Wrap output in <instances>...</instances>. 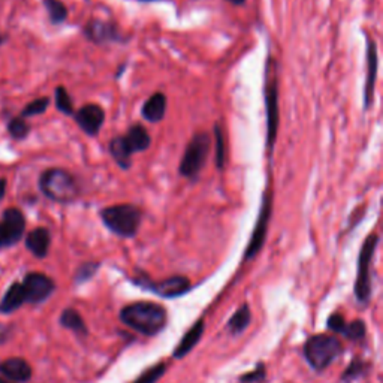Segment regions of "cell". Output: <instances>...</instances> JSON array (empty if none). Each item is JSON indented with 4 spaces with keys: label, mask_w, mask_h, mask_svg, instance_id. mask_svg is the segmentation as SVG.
I'll return each instance as SVG.
<instances>
[{
    "label": "cell",
    "mask_w": 383,
    "mask_h": 383,
    "mask_svg": "<svg viewBox=\"0 0 383 383\" xmlns=\"http://www.w3.org/2000/svg\"><path fill=\"white\" fill-rule=\"evenodd\" d=\"M121 322L128 328L140 332L142 336L153 337L166 327V310L165 307L156 303L140 301L126 305L120 312Z\"/></svg>",
    "instance_id": "cell-1"
},
{
    "label": "cell",
    "mask_w": 383,
    "mask_h": 383,
    "mask_svg": "<svg viewBox=\"0 0 383 383\" xmlns=\"http://www.w3.org/2000/svg\"><path fill=\"white\" fill-rule=\"evenodd\" d=\"M142 209L133 204H117L101 209L107 229L121 238H133L142 224Z\"/></svg>",
    "instance_id": "cell-2"
},
{
    "label": "cell",
    "mask_w": 383,
    "mask_h": 383,
    "mask_svg": "<svg viewBox=\"0 0 383 383\" xmlns=\"http://www.w3.org/2000/svg\"><path fill=\"white\" fill-rule=\"evenodd\" d=\"M39 188L49 200L61 204L75 201L80 193L75 177L71 172L60 168L47 169L39 178Z\"/></svg>",
    "instance_id": "cell-3"
},
{
    "label": "cell",
    "mask_w": 383,
    "mask_h": 383,
    "mask_svg": "<svg viewBox=\"0 0 383 383\" xmlns=\"http://www.w3.org/2000/svg\"><path fill=\"white\" fill-rule=\"evenodd\" d=\"M209 150H212V137L207 132H196L184 150L178 166V174L195 181L207 164Z\"/></svg>",
    "instance_id": "cell-4"
},
{
    "label": "cell",
    "mask_w": 383,
    "mask_h": 383,
    "mask_svg": "<svg viewBox=\"0 0 383 383\" xmlns=\"http://www.w3.org/2000/svg\"><path fill=\"white\" fill-rule=\"evenodd\" d=\"M343 348L341 343L334 336L317 334L308 339L304 344V356L316 372L327 370L340 356Z\"/></svg>",
    "instance_id": "cell-5"
},
{
    "label": "cell",
    "mask_w": 383,
    "mask_h": 383,
    "mask_svg": "<svg viewBox=\"0 0 383 383\" xmlns=\"http://www.w3.org/2000/svg\"><path fill=\"white\" fill-rule=\"evenodd\" d=\"M379 244L377 233H370L363 243L360 256H358V271H356V280H355V296L358 303H367L372 295V268L373 257Z\"/></svg>",
    "instance_id": "cell-6"
},
{
    "label": "cell",
    "mask_w": 383,
    "mask_h": 383,
    "mask_svg": "<svg viewBox=\"0 0 383 383\" xmlns=\"http://www.w3.org/2000/svg\"><path fill=\"white\" fill-rule=\"evenodd\" d=\"M265 107H267V150L271 156L274 152V145L277 141L279 125H280V109H279V80L276 75H269L265 72Z\"/></svg>",
    "instance_id": "cell-7"
},
{
    "label": "cell",
    "mask_w": 383,
    "mask_h": 383,
    "mask_svg": "<svg viewBox=\"0 0 383 383\" xmlns=\"http://www.w3.org/2000/svg\"><path fill=\"white\" fill-rule=\"evenodd\" d=\"M271 213H273V192L268 188L262 196V204H261V212H259L257 221L255 225L253 233L250 237L249 245H247L244 259H252L255 257L265 244L267 238V232H268V225H269V219Z\"/></svg>",
    "instance_id": "cell-8"
},
{
    "label": "cell",
    "mask_w": 383,
    "mask_h": 383,
    "mask_svg": "<svg viewBox=\"0 0 383 383\" xmlns=\"http://www.w3.org/2000/svg\"><path fill=\"white\" fill-rule=\"evenodd\" d=\"M83 33L90 42L97 45L105 44H123L128 41V36H123L121 29L116 21L92 18L85 24Z\"/></svg>",
    "instance_id": "cell-9"
},
{
    "label": "cell",
    "mask_w": 383,
    "mask_h": 383,
    "mask_svg": "<svg viewBox=\"0 0 383 383\" xmlns=\"http://www.w3.org/2000/svg\"><path fill=\"white\" fill-rule=\"evenodd\" d=\"M133 283H137L142 289L152 291L162 298H178V296L186 295L190 291V281L184 276H172L162 281H152L147 277L141 276V279H135Z\"/></svg>",
    "instance_id": "cell-10"
},
{
    "label": "cell",
    "mask_w": 383,
    "mask_h": 383,
    "mask_svg": "<svg viewBox=\"0 0 383 383\" xmlns=\"http://www.w3.org/2000/svg\"><path fill=\"white\" fill-rule=\"evenodd\" d=\"M24 229H26V220H24V216L20 209H6L2 221H0V249L20 241Z\"/></svg>",
    "instance_id": "cell-11"
},
{
    "label": "cell",
    "mask_w": 383,
    "mask_h": 383,
    "mask_svg": "<svg viewBox=\"0 0 383 383\" xmlns=\"http://www.w3.org/2000/svg\"><path fill=\"white\" fill-rule=\"evenodd\" d=\"M73 117H75L80 129L92 138L97 137L107 118L105 109L97 104H87L81 107L77 113L73 114Z\"/></svg>",
    "instance_id": "cell-12"
},
{
    "label": "cell",
    "mask_w": 383,
    "mask_h": 383,
    "mask_svg": "<svg viewBox=\"0 0 383 383\" xmlns=\"http://www.w3.org/2000/svg\"><path fill=\"white\" fill-rule=\"evenodd\" d=\"M24 296L29 303H42L54 292V281L42 273H30L21 283Z\"/></svg>",
    "instance_id": "cell-13"
},
{
    "label": "cell",
    "mask_w": 383,
    "mask_h": 383,
    "mask_svg": "<svg viewBox=\"0 0 383 383\" xmlns=\"http://www.w3.org/2000/svg\"><path fill=\"white\" fill-rule=\"evenodd\" d=\"M367 75H365V85H364V111H368L373 107L375 99V87H376V78H377V66H379V54H377V45L373 39L367 38Z\"/></svg>",
    "instance_id": "cell-14"
},
{
    "label": "cell",
    "mask_w": 383,
    "mask_h": 383,
    "mask_svg": "<svg viewBox=\"0 0 383 383\" xmlns=\"http://www.w3.org/2000/svg\"><path fill=\"white\" fill-rule=\"evenodd\" d=\"M168 99L165 93L156 92L147 99L141 108V116L148 123H160L166 116Z\"/></svg>",
    "instance_id": "cell-15"
},
{
    "label": "cell",
    "mask_w": 383,
    "mask_h": 383,
    "mask_svg": "<svg viewBox=\"0 0 383 383\" xmlns=\"http://www.w3.org/2000/svg\"><path fill=\"white\" fill-rule=\"evenodd\" d=\"M204 331H205V324H204L202 319H200L186 332V334H184L181 341L177 344V348H176L174 353H172V356H174L176 360H183V358L186 356L188 353H190L195 349V346L201 341V339L204 336Z\"/></svg>",
    "instance_id": "cell-16"
},
{
    "label": "cell",
    "mask_w": 383,
    "mask_h": 383,
    "mask_svg": "<svg viewBox=\"0 0 383 383\" xmlns=\"http://www.w3.org/2000/svg\"><path fill=\"white\" fill-rule=\"evenodd\" d=\"M0 373L12 382H28L32 377V368L23 358H9L0 364Z\"/></svg>",
    "instance_id": "cell-17"
},
{
    "label": "cell",
    "mask_w": 383,
    "mask_h": 383,
    "mask_svg": "<svg viewBox=\"0 0 383 383\" xmlns=\"http://www.w3.org/2000/svg\"><path fill=\"white\" fill-rule=\"evenodd\" d=\"M123 137H125V141L129 147V150L132 152V154L142 153L148 150V147L152 145L150 133H148V130L142 125H140V123L132 125L128 129L126 135H123Z\"/></svg>",
    "instance_id": "cell-18"
},
{
    "label": "cell",
    "mask_w": 383,
    "mask_h": 383,
    "mask_svg": "<svg viewBox=\"0 0 383 383\" xmlns=\"http://www.w3.org/2000/svg\"><path fill=\"white\" fill-rule=\"evenodd\" d=\"M108 152L111 154V157L114 159V162L117 164V166L123 171H128L132 168V152L129 150V147L125 141V137H114L113 140L109 141L108 144Z\"/></svg>",
    "instance_id": "cell-19"
},
{
    "label": "cell",
    "mask_w": 383,
    "mask_h": 383,
    "mask_svg": "<svg viewBox=\"0 0 383 383\" xmlns=\"http://www.w3.org/2000/svg\"><path fill=\"white\" fill-rule=\"evenodd\" d=\"M49 244H51V236H49V231L45 228H36L33 229L26 240L28 249L38 257H45L49 249Z\"/></svg>",
    "instance_id": "cell-20"
},
{
    "label": "cell",
    "mask_w": 383,
    "mask_h": 383,
    "mask_svg": "<svg viewBox=\"0 0 383 383\" xmlns=\"http://www.w3.org/2000/svg\"><path fill=\"white\" fill-rule=\"evenodd\" d=\"M24 303H26V296H24L23 285H20V283H14V285H12L5 293L2 303H0V312L11 313L17 310V308L21 307Z\"/></svg>",
    "instance_id": "cell-21"
},
{
    "label": "cell",
    "mask_w": 383,
    "mask_h": 383,
    "mask_svg": "<svg viewBox=\"0 0 383 383\" xmlns=\"http://www.w3.org/2000/svg\"><path fill=\"white\" fill-rule=\"evenodd\" d=\"M250 319H252V313L250 308L247 304H243L238 310L232 315V317L228 320V329L231 334L238 336L241 332H244L247 329V327L250 325Z\"/></svg>",
    "instance_id": "cell-22"
},
{
    "label": "cell",
    "mask_w": 383,
    "mask_h": 383,
    "mask_svg": "<svg viewBox=\"0 0 383 383\" xmlns=\"http://www.w3.org/2000/svg\"><path fill=\"white\" fill-rule=\"evenodd\" d=\"M60 324L63 325L65 328L77 332V334H80V336L87 334V327H85L84 319L81 317V315L77 310H73V308H68V310L61 313Z\"/></svg>",
    "instance_id": "cell-23"
},
{
    "label": "cell",
    "mask_w": 383,
    "mask_h": 383,
    "mask_svg": "<svg viewBox=\"0 0 383 383\" xmlns=\"http://www.w3.org/2000/svg\"><path fill=\"white\" fill-rule=\"evenodd\" d=\"M213 132H214V140H216V168L224 171L226 166V159H228L226 140L220 125H214Z\"/></svg>",
    "instance_id": "cell-24"
},
{
    "label": "cell",
    "mask_w": 383,
    "mask_h": 383,
    "mask_svg": "<svg viewBox=\"0 0 383 383\" xmlns=\"http://www.w3.org/2000/svg\"><path fill=\"white\" fill-rule=\"evenodd\" d=\"M44 6L53 24H60L68 18V8L61 0H44Z\"/></svg>",
    "instance_id": "cell-25"
},
{
    "label": "cell",
    "mask_w": 383,
    "mask_h": 383,
    "mask_svg": "<svg viewBox=\"0 0 383 383\" xmlns=\"http://www.w3.org/2000/svg\"><path fill=\"white\" fill-rule=\"evenodd\" d=\"M56 108L65 116L75 114V111H73L72 97L69 96L68 90L63 87V85H59V87L56 89Z\"/></svg>",
    "instance_id": "cell-26"
},
{
    "label": "cell",
    "mask_w": 383,
    "mask_h": 383,
    "mask_svg": "<svg viewBox=\"0 0 383 383\" xmlns=\"http://www.w3.org/2000/svg\"><path fill=\"white\" fill-rule=\"evenodd\" d=\"M165 372H166V364L159 363V364L153 365L152 368L145 370V372L137 380H133L132 383H157L160 379H162Z\"/></svg>",
    "instance_id": "cell-27"
},
{
    "label": "cell",
    "mask_w": 383,
    "mask_h": 383,
    "mask_svg": "<svg viewBox=\"0 0 383 383\" xmlns=\"http://www.w3.org/2000/svg\"><path fill=\"white\" fill-rule=\"evenodd\" d=\"M367 364L361 360H353L351 363V365L344 370V373L341 376V380L343 382H352V380H356L360 379L365 372H367Z\"/></svg>",
    "instance_id": "cell-28"
},
{
    "label": "cell",
    "mask_w": 383,
    "mask_h": 383,
    "mask_svg": "<svg viewBox=\"0 0 383 383\" xmlns=\"http://www.w3.org/2000/svg\"><path fill=\"white\" fill-rule=\"evenodd\" d=\"M8 130L9 133L14 137L16 140H24L29 135L30 132V128L26 121H24L21 117H17V118H12L9 121L8 125Z\"/></svg>",
    "instance_id": "cell-29"
},
{
    "label": "cell",
    "mask_w": 383,
    "mask_h": 383,
    "mask_svg": "<svg viewBox=\"0 0 383 383\" xmlns=\"http://www.w3.org/2000/svg\"><path fill=\"white\" fill-rule=\"evenodd\" d=\"M365 332H367V328L363 320H353V322L346 325L343 336L349 340H361L364 339Z\"/></svg>",
    "instance_id": "cell-30"
},
{
    "label": "cell",
    "mask_w": 383,
    "mask_h": 383,
    "mask_svg": "<svg viewBox=\"0 0 383 383\" xmlns=\"http://www.w3.org/2000/svg\"><path fill=\"white\" fill-rule=\"evenodd\" d=\"M49 105V97H39L36 99V101L30 102L26 108L23 109L21 116L23 117H32V116H39V114H44L47 108Z\"/></svg>",
    "instance_id": "cell-31"
},
{
    "label": "cell",
    "mask_w": 383,
    "mask_h": 383,
    "mask_svg": "<svg viewBox=\"0 0 383 383\" xmlns=\"http://www.w3.org/2000/svg\"><path fill=\"white\" fill-rule=\"evenodd\" d=\"M267 377V372H265V364H257L253 372L245 373L240 377L241 383H261L264 382Z\"/></svg>",
    "instance_id": "cell-32"
},
{
    "label": "cell",
    "mask_w": 383,
    "mask_h": 383,
    "mask_svg": "<svg viewBox=\"0 0 383 383\" xmlns=\"http://www.w3.org/2000/svg\"><path fill=\"white\" fill-rule=\"evenodd\" d=\"M346 325H348V322H346V319L340 313H334L328 317V328L334 331L336 334H343Z\"/></svg>",
    "instance_id": "cell-33"
},
{
    "label": "cell",
    "mask_w": 383,
    "mask_h": 383,
    "mask_svg": "<svg viewBox=\"0 0 383 383\" xmlns=\"http://www.w3.org/2000/svg\"><path fill=\"white\" fill-rule=\"evenodd\" d=\"M97 264H84L80 267V269L77 271V281H85V280H89L95 273H96V269H97Z\"/></svg>",
    "instance_id": "cell-34"
},
{
    "label": "cell",
    "mask_w": 383,
    "mask_h": 383,
    "mask_svg": "<svg viewBox=\"0 0 383 383\" xmlns=\"http://www.w3.org/2000/svg\"><path fill=\"white\" fill-rule=\"evenodd\" d=\"M6 192V180L0 178V201H2V197L5 196Z\"/></svg>",
    "instance_id": "cell-35"
},
{
    "label": "cell",
    "mask_w": 383,
    "mask_h": 383,
    "mask_svg": "<svg viewBox=\"0 0 383 383\" xmlns=\"http://www.w3.org/2000/svg\"><path fill=\"white\" fill-rule=\"evenodd\" d=\"M226 2L233 6H243L245 4V0H226Z\"/></svg>",
    "instance_id": "cell-36"
},
{
    "label": "cell",
    "mask_w": 383,
    "mask_h": 383,
    "mask_svg": "<svg viewBox=\"0 0 383 383\" xmlns=\"http://www.w3.org/2000/svg\"><path fill=\"white\" fill-rule=\"evenodd\" d=\"M6 339V328L0 325V341H4Z\"/></svg>",
    "instance_id": "cell-37"
},
{
    "label": "cell",
    "mask_w": 383,
    "mask_h": 383,
    "mask_svg": "<svg viewBox=\"0 0 383 383\" xmlns=\"http://www.w3.org/2000/svg\"><path fill=\"white\" fill-rule=\"evenodd\" d=\"M140 2H145V4H148V2H159V0H140Z\"/></svg>",
    "instance_id": "cell-38"
},
{
    "label": "cell",
    "mask_w": 383,
    "mask_h": 383,
    "mask_svg": "<svg viewBox=\"0 0 383 383\" xmlns=\"http://www.w3.org/2000/svg\"><path fill=\"white\" fill-rule=\"evenodd\" d=\"M0 383H9L8 380H5V379H2V377H0Z\"/></svg>",
    "instance_id": "cell-39"
},
{
    "label": "cell",
    "mask_w": 383,
    "mask_h": 383,
    "mask_svg": "<svg viewBox=\"0 0 383 383\" xmlns=\"http://www.w3.org/2000/svg\"><path fill=\"white\" fill-rule=\"evenodd\" d=\"M4 42V36L2 35H0V44H2Z\"/></svg>",
    "instance_id": "cell-40"
}]
</instances>
